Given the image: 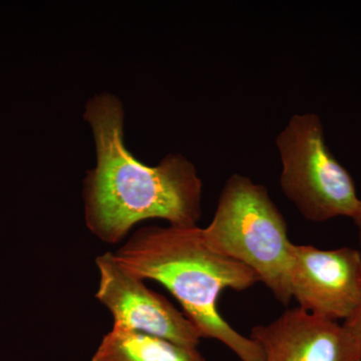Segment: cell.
Listing matches in <instances>:
<instances>
[{
	"instance_id": "10",
	"label": "cell",
	"mask_w": 361,
	"mask_h": 361,
	"mask_svg": "<svg viewBox=\"0 0 361 361\" xmlns=\"http://www.w3.org/2000/svg\"><path fill=\"white\" fill-rule=\"evenodd\" d=\"M353 219L355 221L356 227L358 228V235H360V242L361 244V199L360 206H358L357 210H356L355 215H353Z\"/></svg>"
},
{
	"instance_id": "5",
	"label": "cell",
	"mask_w": 361,
	"mask_h": 361,
	"mask_svg": "<svg viewBox=\"0 0 361 361\" xmlns=\"http://www.w3.org/2000/svg\"><path fill=\"white\" fill-rule=\"evenodd\" d=\"M96 264L99 273L96 298L113 315L114 325L198 348L202 336L194 323L123 267L114 253L97 256Z\"/></svg>"
},
{
	"instance_id": "7",
	"label": "cell",
	"mask_w": 361,
	"mask_h": 361,
	"mask_svg": "<svg viewBox=\"0 0 361 361\" xmlns=\"http://www.w3.org/2000/svg\"><path fill=\"white\" fill-rule=\"evenodd\" d=\"M250 337L264 353V361H361V348L336 322L295 307L266 325H256Z\"/></svg>"
},
{
	"instance_id": "8",
	"label": "cell",
	"mask_w": 361,
	"mask_h": 361,
	"mask_svg": "<svg viewBox=\"0 0 361 361\" xmlns=\"http://www.w3.org/2000/svg\"><path fill=\"white\" fill-rule=\"evenodd\" d=\"M92 361H206L198 348L114 325L102 339Z\"/></svg>"
},
{
	"instance_id": "6",
	"label": "cell",
	"mask_w": 361,
	"mask_h": 361,
	"mask_svg": "<svg viewBox=\"0 0 361 361\" xmlns=\"http://www.w3.org/2000/svg\"><path fill=\"white\" fill-rule=\"evenodd\" d=\"M289 287L299 308L325 319H349L361 302V253L349 247H290Z\"/></svg>"
},
{
	"instance_id": "9",
	"label": "cell",
	"mask_w": 361,
	"mask_h": 361,
	"mask_svg": "<svg viewBox=\"0 0 361 361\" xmlns=\"http://www.w3.org/2000/svg\"><path fill=\"white\" fill-rule=\"evenodd\" d=\"M344 329L348 330V334L355 338V341L360 344L361 348V302L356 310L355 314L343 323Z\"/></svg>"
},
{
	"instance_id": "1",
	"label": "cell",
	"mask_w": 361,
	"mask_h": 361,
	"mask_svg": "<svg viewBox=\"0 0 361 361\" xmlns=\"http://www.w3.org/2000/svg\"><path fill=\"white\" fill-rule=\"evenodd\" d=\"M84 116L96 145V167L84 182L85 224L94 236L116 244L137 223L156 218L197 226L203 183L191 161L179 154L155 167L137 160L123 141L122 102L109 92L90 99Z\"/></svg>"
},
{
	"instance_id": "3",
	"label": "cell",
	"mask_w": 361,
	"mask_h": 361,
	"mask_svg": "<svg viewBox=\"0 0 361 361\" xmlns=\"http://www.w3.org/2000/svg\"><path fill=\"white\" fill-rule=\"evenodd\" d=\"M202 230L211 250L245 265L278 302L290 303L292 242L286 220L265 187L233 174L223 188L212 222Z\"/></svg>"
},
{
	"instance_id": "2",
	"label": "cell",
	"mask_w": 361,
	"mask_h": 361,
	"mask_svg": "<svg viewBox=\"0 0 361 361\" xmlns=\"http://www.w3.org/2000/svg\"><path fill=\"white\" fill-rule=\"evenodd\" d=\"M114 255L137 277L166 287L202 338L220 341L241 361H264L257 342L233 329L218 308L223 291L246 290L259 282L258 276L245 265L211 250L202 228H141Z\"/></svg>"
},
{
	"instance_id": "4",
	"label": "cell",
	"mask_w": 361,
	"mask_h": 361,
	"mask_svg": "<svg viewBox=\"0 0 361 361\" xmlns=\"http://www.w3.org/2000/svg\"><path fill=\"white\" fill-rule=\"evenodd\" d=\"M276 144L282 163L280 186L306 220L353 217L360 202L355 182L327 148L319 116H292Z\"/></svg>"
}]
</instances>
